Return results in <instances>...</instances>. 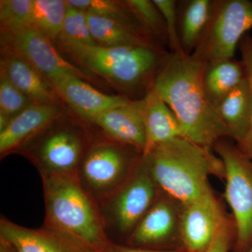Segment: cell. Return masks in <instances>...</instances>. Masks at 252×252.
Instances as JSON below:
<instances>
[{
	"instance_id": "15",
	"label": "cell",
	"mask_w": 252,
	"mask_h": 252,
	"mask_svg": "<svg viewBox=\"0 0 252 252\" xmlns=\"http://www.w3.org/2000/svg\"><path fill=\"white\" fill-rule=\"evenodd\" d=\"M91 122L100 128L111 141L144 153L147 137L141 99L106 111Z\"/></svg>"
},
{
	"instance_id": "17",
	"label": "cell",
	"mask_w": 252,
	"mask_h": 252,
	"mask_svg": "<svg viewBox=\"0 0 252 252\" xmlns=\"http://www.w3.org/2000/svg\"><path fill=\"white\" fill-rule=\"evenodd\" d=\"M1 71L34 104H57L59 94L46 78L17 55L3 50Z\"/></svg>"
},
{
	"instance_id": "8",
	"label": "cell",
	"mask_w": 252,
	"mask_h": 252,
	"mask_svg": "<svg viewBox=\"0 0 252 252\" xmlns=\"http://www.w3.org/2000/svg\"><path fill=\"white\" fill-rule=\"evenodd\" d=\"M160 193L142 155L126 183L99 203L106 228L128 238Z\"/></svg>"
},
{
	"instance_id": "7",
	"label": "cell",
	"mask_w": 252,
	"mask_h": 252,
	"mask_svg": "<svg viewBox=\"0 0 252 252\" xmlns=\"http://www.w3.org/2000/svg\"><path fill=\"white\" fill-rule=\"evenodd\" d=\"M252 28V1L212 0L210 21L194 56L213 63L234 59L235 50Z\"/></svg>"
},
{
	"instance_id": "14",
	"label": "cell",
	"mask_w": 252,
	"mask_h": 252,
	"mask_svg": "<svg viewBox=\"0 0 252 252\" xmlns=\"http://www.w3.org/2000/svg\"><path fill=\"white\" fill-rule=\"evenodd\" d=\"M61 117L57 104H32L11 119L0 132L1 158L23 149L54 125Z\"/></svg>"
},
{
	"instance_id": "31",
	"label": "cell",
	"mask_w": 252,
	"mask_h": 252,
	"mask_svg": "<svg viewBox=\"0 0 252 252\" xmlns=\"http://www.w3.org/2000/svg\"><path fill=\"white\" fill-rule=\"evenodd\" d=\"M110 252H187L185 250H150V249L143 248H123V247L116 246L113 245V248Z\"/></svg>"
},
{
	"instance_id": "22",
	"label": "cell",
	"mask_w": 252,
	"mask_h": 252,
	"mask_svg": "<svg viewBox=\"0 0 252 252\" xmlns=\"http://www.w3.org/2000/svg\"><path fill=\"white\" fill-rule=\"evenodd\" d=\"M91 35L96 45L104 47L149 46L163 49L112 18L85 12Z\"/></svg>"
},
{
	"instance_id": "10",
	"label": "cell",
	"mask_w": 252,
	"mask_h": 252,
	"mask_svg": "<svg viewBox=\"0 0 252 252\" xmlns=\"http://www.w3.org/2000/svg\"><path fill=\"white\" fill-rule=\"evenodd\" d=\"M3 50L17 55L31 63L49 82L63 75L84 78L81 69L66 61L53 41L30 26L13 33L2 34Z\"/></svg>"
},
{
	"instance_id": "5",
	"label": "cell",
	"mask_w": 252,
	"mask_h": 252,
	"mask_svg": "<svg viewBox=\"0 0 252 252\" xmlns=\"http://www.w3.org/2000/svg\"><path fill=\"white\" fill-rule=\"evenodd\" d=\"M142 155L132 147L113 141L93 144L81 162L79 180L99 204L126 183Z\"/></svg>"
},
{
	"instance_id": "3",
	"label": "cell",
	"mask_w": 252,
	"mask_h": 252,
	"mask_svg": "<svg viewBox=\"0 0 252 252\" xmlns=\"http://www.w3.org/2000/svg\"><path fill=\"white\" fill-rule=\"evenodd\" d=\"M48 223L75 235L102 252L113 244L98 202L81 184L78 173L41 174Z\"/></svg>"
},
{
	"instance_id": "1",
	"label": "cell",
	"mask_w": 252,
	"mask_h": 252,
	"mask_svg": "<svg viewBox=\"0 0 252 252\" xmlns=\"http://www.w3.org/2000/svg\"><path fill=\"white\" fill-rule=\"evenodd\" d=\"M207 63L193 55L169 53L152 87L171 109L182 135L194 143L213 149L228 132L203 89Z\"/></svg>"
},
{
	"instance_id": "20",
	"label": "cell",
	"mask_w": 252,
	"mask_h": 252,
	"mask_svg": "<svg viewBox=\"0 0 252 252\" xmlns=\"http://www.w3.org/2000/svg\"><path fill=\"white\" fill-rule=\"evenodd\" d=\"M179 35L187 55L193 54L207 27L212 0H189L178 3Z\"/></svg>"
},
{
	"instance_id": "13",
	"label": "cell",
	"mask_w": 252,
	"mask_h": 252,
	"mask_svg": "<svg viewBox=\"0 0 252 252\" xmlns=\"http://www.w3.org/2000/svg\"><path fill=\"white\" fill-rule=\"evenodd\" d=\"M183 205L160 191L155 203L127 238L136 248L151 249L176 240L181 243L180 223Z\"/></svg>"
},
{
	"instance_id": "23",
	"label": "cell",
	"mask_w": 252,
	"mask_h": 252,
	"mask_svg": "<svg viewBox=\"0 0 252 252\" xmlns=\"http://www.w3.org/2000/svg\"><path fill=\"white\" fill-rule=\"evenodd\" d=\"M68 9L64 0H33L31 26L51 41L57 40L62 32Z\"/></svg>"
},
{
	"instance_id": "18",
	"label": "cell",
	"mask_w": 252,
	"mask_h": 252,
	"mask_svg": "<svg viewBox=\"0 0 252 252\" xmlns=\"http://www.w3.org/2000/svg\"><path fill=\"white\" fill-rule=\"evenodd\" d=\"M141 102L147 137L144 153L158 144L183 137L175 114L153 87Z\"/></svg>"
},
{
	"instance_id": "16",
	"label": "cell",
	"mask_w": 252,
	"mask_h": 252,
	"mask_svg": "<svg viewBox=\"0 0 252 252\" xmlns=\"http://www.w3.org/2000/svg\"><path fill=\"white\" fill-rule=\"evenodd\" d=\"M60 98L69 104L81 117L91 122L106 111L125 105L130 99L118 95H109L74 75H63L51 81Z\"/></svg>"
},
{
	"instance_id": "25",
	"label": "cell",
	"mask_w": 252,
	"mask_h": 252,
	"mask_svg": "<svg viewBox=\"0 0 252 252\" xmlns=\"http://www.w3.org/2000/svg\"><path fill=\"white\" fill-rule=\"evenodd\" d=\"M33 0H1L0 23L2 34H13L31 26Z\"/></svg>"
},
{
	"instance_id": "21",
	"label": "cell",
	"mask_w": 252,
	"mask_h": 252,
	"mask_svg": "<svg viewBox=\"0 0 252 252\" xmlns=\"http://www.w3.org/2000/svg\"><path fill=\"white\" fill-rule=\"evenodd\" d=\"M245 79L241 61L231 59L207 63L203 81L207 100L217 109L222 99Z\"/></svg>"
},
{
	"instance_id": "11",
	"label": "cell",
	"mask_w": 252,
	"mask_h": 252,
	"mask_svg": "<svg viewBox=\"0 0 252 252\" xmlns=\"http://www.w3.org/2000/svg\"><path fill=\"white\" fill-rule=\"evenodd\" d=\"M0 238L16 252H102L75 235L44 222L39 228H28L1 217Z\"/></svg>"
},
{
	"instance_id": "12",
	"label": "cell",
	"mask_w": 252,
	"mask_h": 252,
	"mask_svg": "<svg viewBox=\"0 0 252 252\" xmlns=\"http://www.w3.org/2000/svg\"><path fill=\"white\" fill-rule=\"evenodd\" d=\"M228 215L212 188L183 205L181 241L187 252H202L211 243Z\"/></svg>"
},
{
	"instance_id": "2",
	"label": "cell",
	"mask_w": 252,
	"mask_h": 252,
	"mask_svg": "<svg viewBox=\"0 0 252 252\" xmlns=\"http://www.w3.org/2000/svg\"><path fill=\"white\" fill-rule=\"evenodd\" d=\"M162 193L187 205L211 188L210 176L224 180L223 162L207 148L179 137L142 154Z\"/></svg>"
},
{
	"instance_id": "30",
	"label": "cell",
	"mask_w": 252,
	"mask_h": 252,
	"mask_svg": "<svg viewBox=\"0 0 252 252\" xmlns=\"http://www.w3.org/2000/svg\"><path fill=\"white\" fill-rule=\"evenodd\" d=\"M236 228L233 217H228L220 225L211 243L202 252H228L235 242Z\"/></svg>"
},
{
	"instance_id": "32",
	"label": "cell",
	"mask_w": 252,
	"mask_h": 252,
	"mask_svg": "<svg viewBox=\"0 0 252 252\" xmlns=\"http://www.w3.org/2000/svg\"><path fill=\"white\" fill-rule=\"evenodd\" d=\"M0 252H16V251L6 240L0 238Z\"/></svg>"
},
{
	"instance_id": "24",
	"label": "cell",
	"mask_w": 252,
	"mask_h": 252,
	"mask_svg": "<svg viewBox=\"0 0 252 252\" xmlns=\"http://www.w3.org/2000/svg\"><path fill=\"white\" fill-rule=\"evenodd\" d=\"M57 41L63 51L72 46L96 45L84 11L68 4L67 16Z\"/></svg>"
},
{
	"instance_id": "6",
	"label": "cell",
	"mask_w": 252,
	"mask_h": 252,
	"mask_svg": "<svg viewBox=\"0 0 252 252\" xmlns=\"http://www.w3.org/2000/svg\"><path fill=\"white\" fill-rule=\"evenodd\" d=\"M213 149L224 166L225 198L236 228L235 250L245 252L252 243V160L225 138Z\"/></svg>"
},
{
	"instance_id": "9",
	"label": "cell",
	"mask_w": 252,
	"mask_h": 252,
	"mask_svg": "<svg viewBox=\"0 0 252 252\" xmlns=\"http://www.w3.org/2000/svg\"><path fill=\"white\" fill-rule=\"evenodd\" d=\"M36 138L23 154L41 174L78 173L87 152L82 136L69 127H53Z\"/></svg>"
},
{
	"instance_id": "19",
	"label": "cell",
	"mask_w": 252,
	"mask_h": 252,
	"mask_svg": "<svg viewBox=\"0 0 252 252\" xmlns=\"http://www.w3.org/2000/svg\"><path fill=\"white\" fill-rule=\"evenodd\" d=\"M217 111L228 132L239 145L248 135L252 121L251 89L246 77L217 106Z\"/></svg>"
},
{
	"instance_id": "28",
	"label": "cell",
	"mask_w": 252,
	"mask_h": 252,
	"mask_svg": "<svg viewBox=\"0 0 252 252\" xmlns=\"http://www.w3.org/2000/svg\"><path fill=\"white\" fill-rule=\"evenodd\" d=\"M153 1L165 21L167 45L171 50V53L185 54L179 35L178 2L175 0H153Z\"/></svg>"
},
{
	"instance_id": "33",
	"label": "cell",
	"mask_w": 252,
	"mask_h": 252,
	"mask_svg": "<svg viewBox=\"0 0 252 252\" xmlns=\"http://www.w3.org/2000/svg\"><path fill=\"white\" fill-rule=\"evenodd\" d=\"M245 252H252V243L251 244V245H250V248H249L248 250Z\"/></svg>"
},
{
	"instance_id": "4",
	"label": "cell",
	"mask_w": 252,
	"mask_h": 252,
	"mask_svg": "<svg viewBox=\"0 0 252 252\" xmlns=\"http://www.w3.org/2000/svg\"><path fill=\"white\" fill-rule=\"evenodd\" d=\"M81 67L132 91L153 86L158 71L167 57L165 50L149 46L104 47L75 45L64 51Z\"/></svg>"
},
{
	"instance_id": "29",
	"label": "cell",
	"mask_w": 252,
	"mask_h": 252,
	"mask_svg": "<svg viewBox=\"0 0 252 252\" xmlns=\"http://www.w3.org/2000/svg\"><path fill=\"white\" fill-rule=\"evenodd\" d=\"M238 47L241 53V62L245 69V77L248 79L251 89L252 98V36L245 34L240 41ZM238 147L252 160V121L248 135Z\"/></svg>"
},
{
	"instance_id": "26",
	"label": "cell",
	"mask_w": 252,
	"mask_h": 252,
	"mask_svg": "<svg viewBox=\"0 0 252 252\" xmlns=\"http://www.w3.org/2000/svg\"><path fill=\"white\" fill-rule=\"evenodd\" d=\"M127 6L133 11L144 28L162 45H167L166 26L157 5L150 0H127Z\"/></svg>"
},
{
	"instance_id": "27",
	"label": "cell",
	"mask_w": 252,
	"mask_h": 252,
	"mask_svg": "<svg viewBox=\"0 0 252 252\" xmlns=\"http://www.w3.org/2000/svg\"><path fill=\"white\" fill-rule=\"evenodd\" d=\"M32 104L27 96L0 72V114L12 119Z\"/></svg>"
}]
</instances>
